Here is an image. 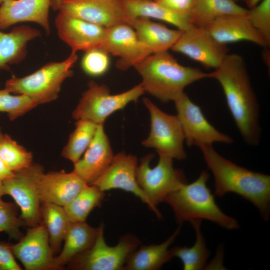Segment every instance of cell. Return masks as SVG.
<instances>
[{
  "label": "cell",
  "instance_id": "1",
  "mask_svg": "<svg viewBox=\"0 0 270 270\" xmlns=\"http://www.w3.org/2000/svg\"><path fill=\"white\" fill-rule=\"evenodd\" d=\"M223 90L227 104L243 140L250 146L260 141V108L244 58L228 54L218 68L209 72Z\"/></svg>",
  "mask_w": 270,
  "mask_h": 270
},
{
  "label": "cell",
  "instance_id": "2",
  "mask_svg": "<svg viewBox=\"0 0 270 270\" xmlns=\"http://www.w3.org/2000/svg\"><path fill=\"white\" fill-rule=\"evenodd\" d=\"M208 168L214 177V194H236L250 201L268 220L270 214V176L238 166L220 156L212 145H201Z\"/></svg>",
  "mask_w": 270,
  "mask_h": 270
},
{
  "label": "cell",
  "instance_id": "3",
  "mask_svg": "<svg viewBox=\"0 0 270 270\" xmlns=\"http://www.w3.org/2000/svg\"><path fill=\"white\" fill-rule=\"evenodd\" d=\"M134 68L142 78L145 92L163 103L174 102L186 87L209 78V72L180 64L168 51L152 54Z\"/></svg>",
  "mask_w": 270,
  "mask_h": 270
},
{
  "label": "cell",
  "instance_id": "4",
  "mask_svg": "<svg viewBox=\"0 0 270 270\" xmlns=\"http://www.w3.org/2000/svg\"><path fill=\"white\" fill-rule=\"evenodd\" d=\"M210 174L202 170L198 178L168 194L164 202L172 208L177 222L206 220L228 230L239 228L238 221L225 214L216 204L207 186Z\"/></svg>",
  "mask_w": 270,
  "mask_h": 270
},
{
  "label": "cell",
  "instance_id": "5",
  "mask_svg": "<svg viewBox=\"0 0 270 270\" xmlns=\"http://www.w3.org/2000/svg\"><path fill=\"white\" fill-rule=\"evenodd\" d=\"M78 58L76 52L72 51L64 60L49 62L30 74L13 75L6 80L4 88L28 96L37 105L52 102L58 98L64 80L73 76L72 68Z\"/></svg>",
  "mask_w": 270,
  "mask_h": 270
},
{
  "label": "cell",
  "instance_id": "6",
  "mask_svg": "<svg viewBox=\"0 0 270 270\" xmlns=\"http://www.w3.org/2000/svg\"><path fill=\"white\" fill-rule=\"evenodd\" d=\"M158 154V162L153 168H150V163L154 154H148L140 160L136 177L138 184L150 202V208L160 218L162 216L157 206L188 182L183 171L174 168L173 158L162 154Z\"/></svg>",
  "mask_w": 270,
  "mask_h": 270
},
{
  "label": "cell",
  "instance_id": "7",
  "mask_svg": "<svg viewBox=\"0 0 270 270\" xmlns=\"http://www.w3.org/2000/svg\"><path fill=\"white\" fill-rule=\"evenodd\" d=\"M145 91L141 83L123 92L112 94L105 84L94 81L88 82L79 102L72 113L76 120H86L96 124H104L108 117L124 108L130 102H136Z\"/></svg>",
  "mask_w": 270,
  "mask_h": 270
},
{
  "label": "cell",
  "instance_id": "8",
  "mask_svg": "<svg viewBox=\"0 0 270 270\" xmlns=\"http://www.w3.org/2000/svg\"><path fill=\"white\" fill-rule=\"evenodd\" d=\"M104 224L100 226L97 238L92 246L87 250L78 255L68 264L73 270H120L128 256L136 250L140 240L134 236H123L114 246H110L104 236Z\"/></svg>",
  "mask_w": 270,
  "mask_h": 270
},
{
  "label": "cell",
  "instance_id": "9",
  "mask_svg": "<svg viewBox=\"0 0 270 270\" xmlns=\"http://www.w3.org/2000/svg\"><path fill=\"white\" fill-rule=\"evenodd\" d=\"M142 101L150 114V130L148 137L142 142V144L154 148L158 154L173 159L185 160V138L176 115L164 112L146 98H144Z\"/></svg>",
  "mask_w": 270,
  "mask_h": 270
},
{
  "label": "cell",
  "instance_id": "10",
  "mask_svg": "<svg viewBox=\"0 0 270 270\" xmlns=\"http://www.w3.org/2000/svg\"><path fill=\"white\" fill-rule=\"evenodd\" d=\"M44 172L42 165L32 162L28 167L14 172L12 176L2 181L5 194L14 199L20 210V218L29 227L42 222V202L38 186Z\"/></svg>",
  "mask_w": 270,
  "mask_h": 270
},
{
  "label": "cell",
  "instance_id": "11",
  "mask_svg": "<svg viewBox=\"0 0 270 270\" xmlns=\"http://www.w3.org/2000/svg\"><path fill=\"white\" fill-rule=\"evenodd\" d=\"M176 116L181 124L188 146L230 144L233 139L216 130L206 118L200 106L184 92L174 100Z\"/></svg>",
  "mask_w": 270,
  "mask_h": 270
},
{
  "label": "cell",
  "instance_id": "12",
  "mask_svg": "<svg viewBox=\"0 0 270 270\" xmlns=\"http://www.w3.org/2000/svg\"><path fill=\"white\" fill-rule=\"evenodd\" d=\"M171 50L201 64L217 68L228 54L227 45L214 40L205 28L192 26L182 31Z\"/></svg>",
  "mask_w": 270,
  "mask_h": 270
},
{
  "label": "cell",
  "instance_id": "13",
  "mask_svg": "<svg viewBox=\"0 0 270 270\" xmlns=\"http://www.w3.org/2000/svg\"><path fill=\"white\" fill-rule=\"evenodd\" d=\"M100 48L118 57L116 67L124 71L152 54L140 42L134 28L126 23L106 28L105 38Z\"/></svg>",
  "mask_w": 270,
  "mask_h": 270
},
{
  "label": "cell",
  "instance_id": "14",
  "mask_svg": "<svg viewBox=\"0 0 270 270\" xmlns=\"http://www.w3.org/2000/svg\"><path fill=\"white\" fill-rule=\"evenodd\" d=\"M58 11L105 28L131 26L120 0H64Z\"/></svg>",
  "mask_w": 270,
  "mask_h": 270
},
{
  "label": "cell",
  "instance_id": "15",
  "mask_svg": "<svg viewBox=\"0 0 270 270\" xmlns=\"http://www.w3.org/2000/svg\"><path fill=\"white\" fill-rule=\"evenodd\" d=\"M12 248L14 256L26 270H55L48 233L42 222L28 228L26 235L12 244Z\"/></svg>",
  "mask_w": 270,
  "mask_h": 270
},
{
  "label": "cell",
  "instance_id": "16",
  "mask_svg": "<svg viewBox=\"0 0 270 270\" xmlns=\"http://www.w3.org/2000/svg\"><path fill=\"white\" fill-rule=\"evenodd\" d=\"M54 24L59 38L73 52L100 48L105 38L106 28L61 12Z\"/></svg>",
  "mask_w": 270,
  "mask_h": 270
},
{
  "label": "cell",
  "instance_id": "17",
  "mask_svg": "<svg viewBox=\"0 0 270 270\" xmlns=\"http://www.w3.org/2000/svg\"><path fill=\"white\" fill-rule=\"evenodd\" d=\"M137 167L136 156L120 152L114 156L106 170L92 184L104 192L120 189L132 193L150 208V202L136 180Z\"/></svg>",
  "mask_w": 270,
  "mask_h": 270
},
{
  "label": "cell",
  "instance_id": "18",
  "mask_svg": "<svg viewBox=\"0 0 270 270\" xmlns=\"http://www.w3.org/2000/svg\"><path fill=\"white\" fill-rule=\"evenodd\" d=\"M114 156L104 126L99 124L84 156L74 164L73 171L91 185L106 170Z\"/></svg>",
  "mask_w": 270,
  "mask_h": 270
},
{
  "label": "cell",
  "instance_id": "19",
  "mask_svg": "<svg viewBox=\"0 0 270 270\" xmlns=\"http://www.w3.org/2000/svg\"><path fill=\"white\" fill-rule=\"evenodd\" d=\"M88 185L73 170L52 171L41 175L38 192L41 202H48L64 206Z\"/></svg>",
  "mask_w": 270,
  "mask_h": 270
},
{
  "label": "cell",
  "instance_id": "20",
  "mask_svg": "<svg viewBox=\"0 0 270 270\" xmlns=\"http://www.w3.org/2000/svg\"><path fill=\"white\" fill-rule=\"evenodd\" d=\"M50 0H10L0 4V29L20 22H35L47 34L50 32L49 10Z\"/></svg>",
  "mask_w": 270,
  "mask_h": 270
},
{
  "label": "cell",
  "instance_id": "21",
  "mask_svg": "<svg viewBox=\"0 0 270 270\" xmlns=\"http://www.w3.org/2000/svg\"><path fill=\"white\" fill-rule=\"evenodd\" d=\"M210 35L222 44L248 41L263 48L270 45L250 24L247 15L218 17L206 28Z\"/></svg>",
  "mask_w": 270,
  "mask_h": 270
},
{
  "label": "cell",
  "instance_id": "22",
  "mask_svg": "<svg viewBox=\"0 0 270 270\" xmlns=\"http://www.w3.org/2000/svg\"><path fill=\"white\" fill-rule=\"evenodd\" d=\"M132 26L138 39L151 54L168 51L178 39L182 30H172L144 17L132 20Z\"/></svg>",
  "mask_w": 270,
  "mask_h": 270
},
{
  "label": "cell",
  "instance_id": "23",
  "mask_svg": "<svg viewBox=\"0 0 270 270\" xmlns=\"http://www.w3.org/2000/svg\"><path fill=\"white\" fill-rule=\"evenodd\" d=\"M40 36L38 30L26 25L14 26L8 32L0 29V69L22 61L27 55L28 42Z\"/></svg>",
  "mask_w": 270,
  "mask_h": 270
},
{
  "label": "cell",
  "instance_id": "24",
  "mask_svg": "<svg viewBox=\"0 0 270 270\" xmlns=\"http://www.w3.org/2000/svg\"><path fill=\"white\" fill-rule=\"evenodd\" d=\"M126 13L130 20L137 17L155 18L174 26L185 30L194 26L190 14L171 10L154 0H120Z\"/></svg>",
  "mask_w": 270,
  "mask_h": 270
},
{
  "label": "cell",
  "instance_id": "25",
  "mask_svg": "<svg viewBox=\"0 0 270 270\" xmlns=\"http://www.w3.org/2000/svg\"><path fill=\"white\" fill-rule=\"evenodd\" d=\"M100 229L86 222H72L64 239L60 254L54 258L55 270L62 269L74 257L88 250L94 242Z\"/></svg>",
  "mask_w": 270,
  "mask_h": 270
},
{
  "label": "cell",
  "instance_id": "26",
  "mask_svg": "<svg viewBox=\"0 0 270 270\" xmlns=\"http://www.w3.org/2000/svg\"><path fill=\"white\" fill-rule=\"evenodd\" d=\"M181 224L164 242L142 245L128 257L123 270H158L172 258L168 248L180 232Z\"/></svg>",
  "mask_w": 270,
  "mask_h": 270
},
{
  "label": "cell",
  "instance_id": "27",
  "mask_svg": "<svg viewBox=\"0 0 270 270\" xmlns=\"http://www.w3.org/2000/svg\"><path fill=\"white\" fill-rule=\"evenodd\" d=\"M247 12L233 0H192L190 16L194 26L204 28L218 17L246 15Z\"/></svg>",
  "mask_w": 270,
  "mask_h": 270
},
{
  "label": "cell",
  "instance_id": "28",
  "mask_svg": "<svg viewBox=\"0 0 270 270\" xmlns=\"http://www.w3.org/2000/svg\"><path fill=\"white\" fill-rule=\"evenodd\" d=\"M40 212L42 222L48 230L50 245L54 256L60 252L72 222L62 206L42 202Z\"/></svg>",
  "mask_w": 270,
  "mask_h": 270
},
{
  "label": "cell",
  "instance_id": "29",
  "mask_svg": "<svg viewBox=\"0 0 270 270\" xmlns=\"http://www.w3.org/2000/svg\"><path fill=\"white\" fill-rule=\"evenodd\" d=\"M194 229L196 240L192 247L176 246L170 248L172 256L179 258L184 270H201L204 268L210 254L201 231V220L190 222Z\"/></svg>",
  "mask_w": 270,
  "mask_h": 270
},
{
  "label": "cell",
  "instance_id": "30",
  "mask_svg": "<svg viewBox=\"0 0 270 270\" xmlns=\"http://www.w3.org/2000/svg\"><path fill=\"white\" fill-rule=\"evenodd\" d=\"M104 192L94 184L87 185L64 208L71 222H84L94 208L100 206Z\"/></svg>",
  "mask_w": 270,
  "mask_h": 270
},
{
  "label": "cell",
  "instance_id": "31",
  "mask_svg": "<svg viewBox=\"0 0 270 270\" xmlns=\"http://www.w3.org/2000/svg\"><path fill=\"white\" fill-rule=\"evenodd\" d=\"M74 130L70 136L66 146L62 152V156L74 164L80 158L91 142L98 124L86 120H77Z\"/></svg>",
  "mask_w": 270,
  "mask_h": 270
},
{
  "label": "cell",
  "instance_id": "32",
  "mask_svg": "<svg viewBox=\"0 0 270 270\" xmlns=\"http://www.w3.org/2000/svg\"><path fill=\"white\" fill-rule=\"evenodd\" d=\"M0 157L5 166L13 172L26 168L33 162L32 153L6 134L2 133L0 136Z\"/></svg>",
  "mask_w": 270,
  "mask_h": 270
},
{
  "label": "cell",
  "instance_id": "33",
  "mask_svg": "<svg viewBox=\"0 0 270 270\" xmlns=\"http://www.w3.org/2000/svg\"><path fill=\"white\" fill-rule=\"evenodd\" d=\"M37 106L27 96H14L4 88L0 90V112H6L10 120H15Z\"/></svg>",
  "mask_w": 270,
  "mask_h": 270
},
{
  "label": "cell",
  "instance_id": "34",
  "mask_svg": "<svg viewBox=\"0 0 270 270\" xmlns=\"http://www.w3.org/2000/svg\"><path fill=\"white\" fill-rule=\"evenodd\" d=\"M24 223L18 216V206L0 199V232L8 234L10 238L19 240L23 236L20 228Z\"/></svg>",
  "mask_w": 270,
  "mask_h": 270
},
{
  "label": "cell",
  "instance_id": "35",
  "mask_svg": "<svg viewBox=\"0 0 270 270\" xmlns=\"http://www.w3.org/2000/svg\"><path fill=\"white\" fill-rule=\"evenodd\" d=\"M80 66L88 75L97 77L104 74L110 66V54L101 48H94L84 52Z\"/></svg>",
  "mask_w": 270,
  "mask_h": 270
},
{
  "label": "cell",
  "instance_id": "36",
  "mask_svg": "<svg viewBox=\"0 0 270 270\" xmlns=\"http://www.w3.org/2000/svg\"><path fill=\"white\" fill-rule=\"evenodd\" d=\"M246 15L252 26L270 45V0H262L248 9Z\"/></svg>",
  "mask_w": 270,
  "mask_h": 270
},
{
  "label": "cell",
  "instance_id": "37",
  "mask_svg": "<svg viewBox=\"0 0 270 270\" xmlns=\"http://www.w3.org/2000/svg\"><path fill=\"white\" fill-rule=\"evenodd\" d=\"M14 259L12 244L0 242V270H22Z\"/></svg>",
  "mask_w": 270,
  "mask_h": 270
},
{
  "label": "cell",
  "instance_id": "38",
  "mask_svg": "<svg viewBox=\"0 0 270 270\" xmlns=\"http://www.w3.org/2000/svg\"><path fill=\"white\" fill-rule=\"evenodd\" d=\"M161 5L174 11L190 14L192 0H154Z\"/></svg>",
  "mask_w": 270,
  "mask_h": 270
},
{
  "label": "cell",
  "instance_id": "39",
  "mask_svg": "<svg viewBox=\"0 0 270 270\" xmlns=\"http://www.w3.org/2000/svg\"><path fill=\"white\" fill-rule=\"evenodd\" d=\"M2 134L0 126V136ZM14 172L10 170L3 163L0 157V180H3L12 176Z\"/></svg>",
  "mask_w": 270,
  "mask_h": 270
},
{
  "label": "cell",
  "instance_id": "40",
  "mask_svg": "<svg viewBox=\"0 0 270 270\" xmlns=\"http://www.w3.org/2000/svg\"><path fill=\"white\" fill-rule=\"evenodd\" d=\"M64 0H50V8L54 11H58L61 2Z\"/></svg>",
  "mask_w": 270,
  "mask_h": 270
},
{
  "label": "cell",
  "instance_id": "41",
  "mask_svg": "<svg viewBox=\"0 0 270 270\" xmlns=\"http://www.w3.org/2000/svg\"><path fill=\"white\" fill-rule=\"evenodd\" d=\"M262 0H245L244 2H246L248 8H250L256 6Z\"/></svg>",
  "mask_w": 270,
  "mask_h": 270
},
{
  "label": "cell",
  "instance_id": "42",
  "mask_svg": "<svg viewBox=\"0 0 270 270\" xmlns=\"http://www.w3.org/2000/svg\"><path fill=\"white\" fill-rule=\"evenodd\" d=\"M4 195H5V193L4 191L2 182L0 180V199H2V197Z\"/></svg>",
  "mask_w": 270,
  "mask_h": 270
},
{
  "label": "cell",
  "instance_id": "43",
  "mask_svg": "<svg viewBox=\"0 0 270 270\" xmlns=\"http://www.w3.org/2000/svg\"><path fill=\"white\" fill-rule=\"evenodd\" d=\"M8 0H0V4Z\"/></svg>",
  "mask_w": 270,
  "mask_h": 270
},
{
  "label": "cell",
  "instance_id": "44",
  "mask_svg": "<svg viewBox=\"0 0 270 270\" xmlns=\"http://www.w3.org/2000/svg\"><path fill=\"white\" fill-rule=\"evenodd\" d=\"M234 0V2H238V1H239V0H242V1H244V2L245 0Z\"/></svg>",
  "mask_w": 270,
  "mask_h": 270
}]
</instances>
